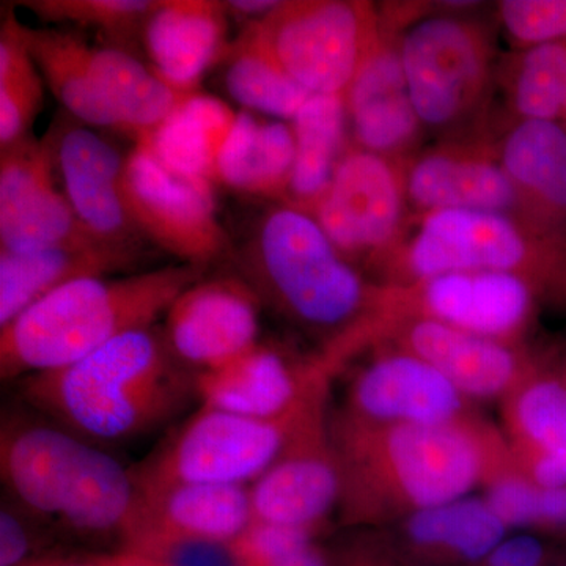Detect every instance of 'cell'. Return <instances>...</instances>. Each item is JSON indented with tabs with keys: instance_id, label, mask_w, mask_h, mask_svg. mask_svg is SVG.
I'll return each instance as SVG.
<instances>
[{
	"instance_id": "23",
	"label": "cell",
	"mask_w": 566,
	"mask_h": 566,
	"mask_svg": "<svg viewBox=\"0 0 566 566\" xmlns=\"http://www.w3.org/2000/svg\"><path fill=\"white\" fill-rule=\"evenodd\" d=\"M85 441L48 422H11L0 439L6 486L36 520L57 523L71 474Z\"/></svg>"
},
{
	"instance_id": "30",
	"label": "cell",
	"mask_w": 566,
	"mask_h": 566,
	"mask_svg": "<svg viewBox=\"0 0 566 566\" xmlns=\"http://www.w3.org/2000/svg\"><path fill=\"white\" fill-rule=\"evenodd\" d=\"M238 112L221 99L192 93L153 133L142 147L175 175L189 180L212 182L218 163L237 123Z\"/></svg>"
},
{
	"instance_id": "3",
	"label": "cell",
	"mask_w": 566,
	"mask_h": 566,
	"mask_svg": "<svg viewBox=\"0 0 566 566\" xmlns=\"http://www.w3.org/2000/svg\"><path fill=\"white\" fill-rule=\"evenodd\" d=\"M20 386L25 403L93 446L132 441L197 398L193 376L153 327L120 335L66 367L25 376Z\"/></svg>"
},
{
	"instance_id": "31",
	"label": "cell",
	"mask_w": 566,
	"mask_h": 566,
	"mask_svg": "<svg viewBox=\"0 0 566 566\" xmlns=\"http://www.w3.org/2000/svg\"><path fill=\"white\" fill-rule=\"evenodd\" d=\"M18 32L52 95L66 111L87 125L120 132L96 81L95 48L88 46L76 33L29 28L20 21Z\"/></svg>"
},
{
	"instance_id": "7",
	"label": "cell",
	"mask_w": 566,
	"mask_h": 566,
	"mask_svg": "<svg viewBox=\"0 0 566 566\" xmlns=\"http://www.w3.org/2000/svg\"><path fill=\"white\" fill-rule=\"evenodd\" d=\"M251 29L264 50L312 95L345 96L381 29L359 0H283Z\"/></svg>"
},
{
	"instance_id": "43",
	"label": "cell",
	"mask_w": 566,
	"mask_h": 566,
	"mask_svg": "<svg viewBox=\"0 0 566 566\" xmlns=\"http://www.w3.org/2000/svg\"><path fill=\"white\" fill-rule=\"evenodd\" d=\"M36 542L32 528L24 523L20 513L9 506L0 512V566H21L31 558L39 557L35 553Z\"/></svg>"
},
{
	"instance_id": "17",
	"label": "cell",
	"mask_w": 566,
	"mask_h": 566,
	"mask_svg": "<svg viewBox=\"0 0 566 566\" xmlns=\"http://www.w3.org/2000/svg\"><path fill=\"white\" fill-rule=\"evenodd\" d=\"M260 301L237 277L199 281L164 316L163 337L175 359L199 371L214 370L259 345Z\"/></svg>"
},
{
	"instance_id": "36",
	"label": "cell",
	"mask_w": 566,
	"mask_h": 566,
	"mask_svg": "<svg viewBox=\"0 0 566 566\" xmlns=\"http://www.w3.org/2000/svg\"><path fill=\"white\" fill-rule=\"evenodd\" d=\"M44 81L18 32L13 11L3 14L0 29V145L31 136V126L43 103Z\"/></svg>"
},
{
	"instance_id": "46",
	"label": "cell",
	"mask_w": 566,
	"mask_h": 566,
	"mask_svg": "<svg viewBox=\"0 0 566 566\" xmlns=\"http://www.w3.org/2000/svg\"><path fill=\"white\" fill-rule=\"evenodd\" d=\"M279 3L274 0H232L226 2L227 11H232L238 18L259 17V20L277 9Z\"/></svg>"
},
{
	"instance_id": "22",
	"label": "cell",
	"mask_w": 566,
	"mask_h": 566,
	"mask_svg": "<svg viewBox=\"0 0 566 566\" xmlns=\"http://www.w3.org/2000/svg\"><path fill=\"white\" fill-rule=\"evenodd\" d=\"M251 490L244 485L188 483L139 495L136 527L125 551L156 539L232 543L252 523Z\"/></svg>"
},
{
	"instance_id": "28",
	"label": "cell",
	"mask_w": 566,
	"mask_h": 566,
	"mask_svg": "<svg viewBox=\"0 0 566 566\" xmlns=\"http://www.w3.org/2000/svg\"><path fill=\"white\" fill-rule=\"evenodd\" d=\"M139 253L99 243L55 245L29 253L0 251V327L74 281L128 270Z\"/></svg>"
},
{
	"instance_id": "13",
	"label": "cell",
	"mask_w": 566,
	"mask_h": 566,
	"mask_svg": "<svg viewBox=\"0 0 566 566\" xmlns=\"http://www.w3.org/2000/svg\"><path fill=\"white\" fill-rule=\"evenodd\" d=\"M390 348L411 354L444 375L472 401H497L515 392L534 374L546 349L502 344L423 318L379 324L367 352Z\"/></svg>"
},
{
	"instance_id": "27",
	"label": "cell",
	"mask_w": 566,
	"mask_h": 566,
	"mask_svg": "<svg viewBox=\"0 0 566 566\" xmlns=\"http://www.w3.org/2000/svg\"><path fill=\"white\" fill-rule=\"evenodd\" d=\"M139 491L136 479L114 457L84 442L65 499L61 523L71 535L88 542L120 543L125 551L136 527Z\"/></svg>"
},
{
	"instance_id": "21",
	"label": "cell",
	"mask_w": 566,
	"mask_h": 566,
	"mask_svg": "<svg viewBox=\"0 0 566 566\" xmlns=\"http://www.w3.org/2000/svg\"><path fill=\"white\" fill-rule=\"evenodd\" d=\"M501 416L517 472L538 486H566V381L554 363V346L502 401Z\"/></svg>"
},
{
	"instance_id": "47",
	"label": "cell",
	"mask_w": 566,
	"mask_h": 566,
	"mask_svg": "<svg viewBox=\"0 0 566 566\" xmlns=\"http://www.w3.org/2000/svg\"><path fill=\"white\" fill-rule=\"evenodd\" d=\"M554 363L566 381V342L564 345L554 346Z\"/></svg>"
},
{
	"instance_id": "48",
	"label": "cell",
	"mask_w": 566,
	"mask_h": 566,
	"mask_svg": "<svg viewBox=\"0 0 566 566\" xmlns=\"http://www.w3.org/2000/svg\"><path fill=\"white\" fill-rule=\"evenodd\" d=\"M554 566H566V554H560L557 558L556 565Z\"/></svg>"
},
{
	"instance_id": "34",
	"label": "cell",
	"mask_w": 566,
	"mask_h": 566,
	"mask_svg": "<svg viewBox=\"0 0 566 566\" xmlns=\"http://www.w3.org/2000/svg\"><path fill=\"white\" fill-rule=\"evenodd\" d=\"M226 85L234 102L244 107L293 120L312 93L297 84L274 61L251 25L227 48Z\"/></svg>"
},
{
	"instance_id": "9",
	"label": "cell",
	"mask_w": 566,
	"mask_h": 566,
	"mask_svg": "<svg viewBox=\"0 0 566 566\" xmlns=\"http://www.w3.org/2000/svg\"><path fill=\"white\" fill-rule=\"evenodd\" d=\"M543 305L523 279L494 271H457L408 283H376L374 322L365 337L386 322L423 318L502 342L531 345Z\"/></svg>"
},
{
	"instance_id": "44",
	"label": "cell",
	"mask_w": 566,
	"mask_h": 566,
	"mask_svg": "<svg viewBox=\"0 0 566 566\" xmlns=\"http://www.w3.org/2000/svg\"><path fill=\"white\" fill-rule=\"evenodd\" d=\"M139 554L128 551L95 554H40L21 566H134L139 562Z\"/></svg>"
},
{
	"instance_id": "40",
	"label": "cell",
	"mask_w": 566,
	"mask_h": 566,
	"mask_svg": "<svg viewBox=\"0 0 566 566\" xmlns=\"http://www.w3.org/2000/svg\"><path fill=\"white\" fill-rule=\"evenodd\" d=\"M326 528L283 526L252 520L232 543L240 566H277L297 551L319 542Z\"/></svg>"
},
{
	"instance_id": "32",
	"label": "cell",
	"mask_w": 566,
	"mask_h": 566,
	"mask_svg": "<svg viewBox=\"0 0 566 566\" xmlns=\"http://www.w3.org/2000/svg\"><path fill=\"white\" fill-rule=\"evenodd\" d=\"M296 159L293 126L240 112L218 163L216 181L252 196H289Z\"/></svg>"
},
{
	"instance_id": "14",
	"label": "cell",
	"mask_w": 566,
	"mask_h": 566,
	"mask_svg": "<svg viewBox=\"0 0 566 566\" xmlns=\"http://www.w3.org/2000/svg\"><path fill=\"white\" fill-rule=\"evenodd\" d=\"M368 354L338 406L346 415L386 424H457L483 417L475 401L423 360L390 348Z\"/></svg>"
},
{
	"instance_id": "29",
	"label": "cell",
	"mask_w": 566,
	"mask_h": 566,
	"mask_svg": "<svg viewBox=\"0 0 566 566\" xmlns=\"http://www.w3.org/2000/svg\"><path fill=\"white\" fill-rule=\"evenodd\" d=\"M93 70L120 132L129 134L136 145L148 142L180 104L196 93L174 87L132 51L117 46L95 48Z\"/></svg>"
},
{
	"instance_id": "38",
	"label": "cell",
	"mask_w": 566,
	"mask_h": 566,
	"mask_svg": "<svg viewBox=\"0 0 566 566\" xmlns=\"http://www.w3.org/2000/svg\"><path fill=\"white\" fill-rule=\"evenodd\" d=\"M156 3V0H25L20 6L46 22H70L104 32L126 50L125 43L142 39Z\"/></svg>"
},
{
	"instance_id": "45",
	"label": "cell",
	"mask_w": 566,
	"mask_h": 566,
	"mask_svg": "<svg viewBox=\"0 0 566 566\" xmlns=\"http://www.w3.org/2000/svg\"><path fill=\"white\" fill-rule=\"evenodd\" d=\"M277 566H331L329 545H324L319 539L297 551Z\"/></svg>"
},
{
	"instance_id": "39",
	"label": "cell",
	"mask_w": 566,
	"mask_h": 566,
	"mask_svg": "<svg viewBox=\"0 0 566 566\" xmlns=\"http://www.w3.org/2000/svg\"><path fill=\"white\" fill-rule=\"evenodd\" d=\"M495 20L517 51L566 40V0H502Z\"/></svg>"
},
{
	"instance_id": "35",
	"label": "cell",
	"mask_w": 566,
	"mask_h": 566,
	"mask_svg": "<svg viewBox=\"0 0 566 566\" xmlns=\"http://www.w3.org/2000/svg\"><path fill=\"white\" fill-rule=\"evenodd\" d=\"M510 111L520 120H560L566 103V40L517 51L499 66Z\"/></svg>"
},
{
	"instance_id": "12",
	"label": "cell",
	"mask_w": 566,
	"mask_h": 566,
	"mask_svg": "<svg viewBox=\"0 0 566 566\" xmlns=\"http://www.w3.org/2000/svg\"><path fill=\"white\" fill-rule=\"evenodd\" d=\"M123 197L142 237L205 271L229 252L216 216L211 182L167 170L148 148L136 145L126 158Z\"/></svg>"
},
{
	"instance_id": "25",
	"label": "cell",
	"mask_w": 566,
	"mask_h": 566,
	"mask_svg": "<svg viewBox=\"0 0 566 566\" xmlns=\"http://www.w3.org/2000/svg\"><path fill=\"white\" fill-rule=\"evenodd\" d=\"M493 139L524 218L566 234V125L515 118Z\"/></svg>"
},
{
	"instance_id": "16",
	"label": "cell",
	"mask_w": 566,
	"mask_h": 566,
	"mask_svg": "<svg viewBox=\"0 0 566 566\" xmlns=\"http://www.w3.org/2000/svg\"><path fill=\"white\" fill-rule=\"evenodd\" d=\"M379 10L381 29L345 95L354 140L360 150L405 161L423 133L401 61V32L408 25L397 7Z\"/></svg>"
},
{
	"instance_id": "10",
	"label": "cell",
	"mask_w": 566,
	"mask_h": 566,
	"mask_svg": "<svg viewBox=\"0 0 566 566\" xmlns=\"http://www.w3.org/2000/svg\"><path fill=\"white\" fill-rule=\"evenodd\" d=\"M307 212L353 266L359 271L363 266L365 275L411 227L405 161L349 148Z\"/></svg>"
},
{
	"instance_id": "33",
	"label": "cell",
	"mask_w": 566,
	"mask_h": 566,
	"mask_svg": "<svg viewBox=\"0 0 566 566\" xmlns=\"http://www.w3.org/2000/svg\"><path fill=\"white\" fill-rule=\"evenodd\" d=\"M345 96L312 95L293 118L296 159L289 196L294 207L308 211L333 180L346 151Z\"/></svg>"
},
{
	"instance_id": "19",
	"label": "cell",
	"mask_w": 566,
	"mask_h": 566,
	"mask_svg": "<svg viewBox=\"0 0 566 566\" xmlns=\"http://www.w3.org/2000/svg\"><path fill=\"white\" fill-rule=\"evenodd\" d=\"M46 139L66 199L82 226L99 243L139 253L144 237L123 197L126 159L117 148L74 123L55 125Z\"/></svg>"
},
{
	"instance_id": "2",
	"label": "cell",
	"mask_w": 566,
	"mask_h": 566,
	"mask_svg": "<svg viewBox=\"0 0 566 566\" xmlns=\"http://www.w3.org/2000/svg\"><path fill=\"white\" fill-rule=\"evenodd\" d=\"M240 263L260 304L318 344L331 374L360 356L376 283L335 249L314 216L292 203L271 208L253 227Z\"/></svg>"
},
{
	"instance_id": "41",
	"label": "cell",
	"mask_w": 566,
	"mask_h": 566,
	"mask_svg": "<svg viewBox=\"0 0 566 566\" xmlns=\"http://www.w3.org/2000/svg\"><path fill=\"white\" fill-rule=\"evenodd\" d=\"M331 566H415L406 560L385 532L354 528L329 545Z\"/></svg>"
},
{
	"instance_id": "4",
	"label": "cell",
	"mask_w": 566,
	"mask_h": 566,
	"mask_svg": "<svg viewBox=\"0 0 566 566\" xmlns=\"http://www.w3.org/2000/svg\"><path fill=\"white\" fill-rule=\"evenodd\" d=\"M203 270L180 263L66 283L0 327L3 379L57 370L133 331L150 329Z\"/></svg>"
},
{
	"instance_id": "18",
	"label": "cell",
	"mask_w": 566,
	"mask_h": 566,
	"mask_svg": "<svg viewBox=\"0 0 566 566\" xmlns=\"http://www.w3.org/2000/svg\"><path fill=\"white\" fill-rule=\"evenodd\" d=\"M412 216L464 210L523 214L491 137L447 140L405 159Z\"/></svg>"
},
{
	"instance_id": "26",
	"label": "cell",
	"mask_w": 566,
	"mask_h": 566,
	"mask_svg": "<svg viewBox=\"0 0 566 566\" xmlns=\"http://www.w3.org/2000/svg\"><path fill=\"white\" fill-rule=\"evenodd\" d=\"M226 2L158 0L144 31L151 66L182 92H197L200 77L226 52Z\"/></svg>"
},
{
	"instance_id": "6",
	"label": "cell",
	"mask_w": 566,
	"mask_h": 566,
	"mask_svg": "<svg viewBox=\"0 0 566 566\" xmlns=\"http://www.w3.org/2000/svg\"><path fill=\"white\" fill-rule=\"evenodd\" d=\"M400 52L423 128L450 133L482 117L499 73L485 21L461 11L417 17L401 32Z\"/></svg>"
},
{
	"instance_id": "8",
	"label": "cell",
	"mask_w": 566,
	"mask_h": 566,
	"mask_svg": "<svg viewBox=\"0 0 566 566\" xmlns=\"http://www.w3.org/2000/svg\"><path fill=\"white\" fill-rule=\"evenodd\" d=\"M312 394L277 419H253L202 406L155 457L133 472L139 495L188 483L248 486L255 482L282 452Z\"/></svg>"
},
{
	"instance_id": "20",
	"label": "cell",
	"mask_w": 566,
	"mask_h": 566,
	"mask_svg": "<svg viewBox=\"0 0 566 566\" xmlns=\"http://www.w3.org/2000/svg\"><path fill=\"white\" fill-rule=\"evenodd\" d=\"M334 378L318 354L294 359L282 349L259 344L232 363L193 375V385L207 408L253 419H277Z\"/></svg>"
},
{
	"instance_id": "37",
	"label": "cell",
	"mask_w": 566,
	"mask_h": 566,
	"mask_svg": "<svg viewBox=\"0 0 566 566\" xmlns=\"http://www.w3.org/2000/svg\"><path fill=\"white\" fill-rule=\"evenodd\" d=\"M483 499L509 531L566 539V486H538L512 472L486 486Z\"/></svg>"
},
{
	"instance_id": "15",
	"label": "cell",
	"mask_w": 566,
	"mask_h": 566,
	"mask_svg": "<svg viewBox=\"0 0 566 566\" xmlns=\"http://www.w3.org/2000/svg\"><path fill=\"white\" fill-rule=\"evenodd\" d=\"M55 178L54 153L46 137L39 140L28 136L3 148L0 251L29 253L55 245L99 243L74 214Z\"/></svg>"
},
{
	"instance_id": "1",
	"label": "cell",
	"mask_w": 566,
	"mask_h": 566,
	"mask_svg": "<svg viewBox=\"0 0 566 566\" xmlns=\"http://www.w3.org/2000/svg\"><path fill=\"white\" fill-rule=\"evenodd\" d=\"M329 431L340 471L338 524L348 531L392 526L517 472L504 433L485 416L386 424L331 406Z\"/></svg>"
},
{
	"instance_id": "24",
	"label": "cell",
	"mask_w": 566,
	"mask_h": 566,
	"mask_svg": "<svg viewBox=\"0 0 566 566\" xmlns=\"http://www.w3.org/2000/svg\"><path fill=\"white\" fill-rule=\"evenodd\" d=\"M379 531L415 566L475 564L509 534L483 495L420 510Z\"/></svg>"
},
{
	"instance_id": "11",
	"label": "cell",
	"mask_w": 566,
	"mask_h": 566,
	"mask_svg": "<svg viewBox=\"0 0 566 566\" xmlns=\"http://www.w3.org/2000/svg\"><path fill=\"white\" fill-rule=\"evenodd\" d=\"M331 387L305 401L282 452L251 490L252 517L283 526H329L340 502V471L331 439Z\"/></svg>"
},
{
	"instance_id": "5",
	"label": "cell",
	"mask_w": 566,
	"mask_h": 566,
	"mask_svg": "<svg viewBox=\"0 0 566 566\" xmlns=\"http://www.w3.org/2000/svg\"><path fill=\"white\" fill-rule=\"evenodd\" d=\"M457 271L516 275L543 307L566 315V234L524 216L464 210L412 216L403 240L367 274L379 285H408Z\"/></svg>"
},
{
	"instance_id": "42",
	"label": "cell",
	"mask_w": 566,
	"mask_h": 566,
	"mask_svg": "<svg viewBox=\"0 0 566 566\" xmlns=\"http://www.w3.org/2000/svg\"><path fill=\"white\" fill-rule=\"evenodd\" d=\"M560 554L538 536H506L486 556L469 566H554Z\"/></svg>"
}]
</instances>
